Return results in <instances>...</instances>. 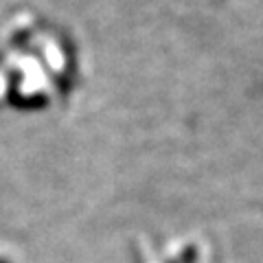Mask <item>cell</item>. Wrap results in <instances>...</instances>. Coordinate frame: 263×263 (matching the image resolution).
<instances>
[{"instance_id": "cell-1", "label": "cell", "mask_w": 263, "mask_h": 263, "mask_svg": "<svg viewBox=\"0 0 263 263\" xmlns=\"http://www.w3.org/2000/svg\"><path fill=\"white\" fill-rule=\"evenodd\" d=\"M0 263H9V259H0Z\"/></svg>"}]
</instances>
